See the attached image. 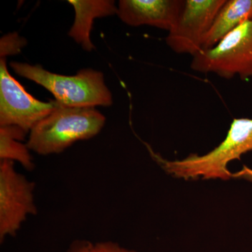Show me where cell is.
<instances>
[{"mask_svg":"<svg viewBox=\"0 0 252 252\" xmlns=\"http://www.w3.org/2000/svg\"><path fill=\"white\" fill-rule=\"evenodd\" d=\"M190 68L225 79H252V18L228 33L211 49L192 57Z\"/></svg>","mask_w":252,"mask_h":252,"instance_id":"277c9868","label":"cell"},{"mask_svg":"<svg viewBox=\"0 0 252 252\" xmlns=\"http://www.w3.org/2000/svg\"><path fill=\"white\" fill-rule=\"evenodd\" d=\"M27 44L26 39L18 35V33H9L1 37L0 41V56L6 58V56L19 54L21 49Z\"/></svg>","mask_w":252,"mask_h":252,"instance_id":"7c38bea8","label":"cell"},{"mask_svg":"<svg viewBox=\"0 0 252 252\" xmlns=\"http://www.w3.org/2000/svg\"><path fill=\"white\" fill-rule=\"evenodd\" d=\"M252 18V0H225L203 44V50L211 49L228 33Z\"/></svg>","mask_w":252,"mask_h":252,"instance_id":"30bf717a","label":"cell"},{"mask_svg":"<svg viewBox=\"0 0 252 252\" xmlns=\"http://www.w3.org/2000/svg\"><path fill=\"white\" fill-rule=\"evenodd\" d=\"M75 11V19L69 36L87 51L94 46L90 34L94 19L117 14L118 7L112 0H69Z\"/></svg>","mask_w":252,"mask_h":252,"instance_id":"9c48e42d","label":"cell"},{"mask_svg":"<svg viewBox=\"0 0 252 252\" xmlns=\"http://www.w3.org/2000/svg\"><path fill=\"white\" fill-rule=\"evenodd\" d=\"M232 178L244 179L252 182V169L244 165L243 169L240 171L232 174Z\"/></svg>","mask_w":252,"mask_h":252,"instance_id":"9a60e30c","label":"cell"},{"mask_svg":"<svg viewBox=\"0 0 252 252\" xmlns=\"http://www.w3.org/2000/svg\"><path fill=\"white\" fill-rule=\"evenodd\" d=\"M16 74L45 88L55 100L70 107H108L112 95L104 82L103 74L92 69H81L76 75L65 76L46 70L40 64L11 62Z\"/></svg>","mask_w":252,"mask_h":252,"instance_id":"3957f363","label":"cell"},{"mask_svg":"<svg viewBox=\"0 0 252 252\" xmlns=\"http://www.w3.org/2000/svg\"><path fill=\"white\" fill-rule=\"evenodd\" d=\"M105 120L94 107H66L56 102L54 111L32 129L26 144L39 155L62 153L74 142L97 135Z\"/></svg>","mask_w":252,"mask_h":252,"instance_id":"7a4b0ae2","label":"cell"},{"mask_svg":"<svg viewBox=\"0 0 252 252\" xmlns=\"http://www.w3.org/2000/svg\"><path fill=\"white\" fill-rule=\"evenodd\" d=\"M94 245L88 240H75L70 245L67 252H91Z\"/></svg>","mask_w":252,"mask_h":252,"instance_id":"5bb4252c","label":"cell"},{"mask_svg":"<svg viewBox=\"0 0 252 252\" xmlns=\"http://www.w3.org/2000/svg\"><path fill=\"white\" fill-rule=\"evenodd\" d=\"M56 105V100L41 102L28 94L10 74L6 58L0 59V126H16L30 132Z\"/></svg>","mask_w":252,"mask_h":252,"instance_id":"8992f818","label":"cell"},{"mask_svg":"<svg viewBox=\"0 0 252 252\" xmlns=\"http://www.w3.org/2000/svg\"><path fill=\"white\" fill-rule=\"evenodd\" d=\"M185 0H121L117 15L127 26H149L169 32L184 9Z\"/></svg>","mask_w":252,"mask_h":252,"instance_id":"ba28073f","label":"cell"},{"mask_svg":"<svg viewBox=\"0 0 252 252\" xmlns=\"http://www.w3.org/2000/svg\"><path fill=\"white\" fill-rule=\"evenodd\" d=\"M147 148L154 160L176 178L228 180L232 178L228 164L240 160L242 156L252 151V119H233L224 140L203 155L192 154L182 160H170L155 153L149 146Z\"/></svg>","mask_w":252,"mask_h":252,"instance_id":"6da1fadb","label":"cell"},{"mask_svg":"<svg viewBox=\"0 0 252 252\" xmlns=\"http://www.w3.org/2000/svg\"><path fill=\"white\" fill-rule=\"evenodd\" d=\"M91 252H137L121 246L114 242H100L94 244Z\"/></svg>","mask_w":252,"mask_h":252,"instance_id":"4fadbf2b","label":"cell"},{"mask_svg":"<svg viewBox=\"0 0 252 252\" xmlns=\"http://www.w3.org/2000/svg\"><path fill=\"white\" fill-rule=\"evenodd\" d=\"M35 184L16 170L14 162L0 160V242L14 237L31 215L37 214Z\"/></svg>","mask_w":252,"mask_h":252,"instance_id":"5b68a950","label":"cell"},{"mask_svg":"<svg viewBox=\"0 0 252 252\" xmlns=\"http://www.w3.org/2000/svg\"><path fill=\"white\" fill-rule=\"evenodd\" d=\"M225 0H185L180 17L168 32L167 45L177 54L193 57L203 49L204 39Z\"/></svg>","mask_w":252,"mask_h":252,"instance_id":"52a82bcc","label":"cell"},{"mask_svg":"<svg viewBox=\"0 0 252 252\" xmlns=\"http://www.w3.org/2000/svg\"><path fill=\"white\" fill-rule=\"evenodd\" d=\"M28 132L16 126H0V160L18 162L26 170L35 167L27 144L22 143Z\"/></svg>","mask_w":252,"mask_h":252,"instance_id":"8fae6325","label":"cell"}]
</instances>
